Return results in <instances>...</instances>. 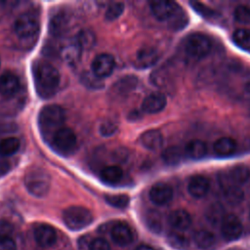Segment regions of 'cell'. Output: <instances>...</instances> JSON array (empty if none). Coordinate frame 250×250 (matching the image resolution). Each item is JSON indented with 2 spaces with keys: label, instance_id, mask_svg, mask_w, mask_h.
Returning a JSON list of instances; mask_svg holds the SVG:
<instances>
[{
  "label": "cell",
  "instance_id": "22",
  "mask_svg": "<svg viewBox=\"0 0 250 250\" xmlns=\"http://www.w3.org/2000/svg\"><path fill=\"white\" fill-rule=\"evenodd\" d=\"M250 178V169L242 164L235 165L231 167L228 173V179L229 183L227 185H235V186H241L248 182Z\"/></svg>",
  "mask_w": 250,
  "mask_h": 250
},
{
  "label": "cell",
  "instance_id": "47",
  "mask_svg": "<svg viewBox=\"0 0 250 250\" xmlns=\"http://www.w3.org/2000/svg\"><path fill=\"white\" fill-rule=\"evenodd\" d=\"M0 64H1V62H0Z\"/></svg>",
  "mask_w": 250,
  "mask_h": 250
},
{
  "label": "cell",
  "instance_id": "26",
  "mask_svg": "<svg viewBox=\"0 0 250 250\" xmlns=\"http://www.w3.org/2000/svg\"><path fill=\"white\" fill-rule=\"evenodd\" d=\"M100 177L104 183L114 185V184H117L118 182H120V180L122 179L123 171L120 167H118L116 165H110V166H106L101 170Z\"/></svg>",
  "mask_w": 250,
  "mask_h": 250
},
{
  "label": "cell",
  "instance_id": "12",
  "mask_svg": "<svg viewBox=\"0 0 250 250\" xmlns=\"http://www.w3.org/2000/svg\"><path fill=\"white\" fill-rule=\"evenodd\" d=\"M167 104V99L164 94L160 92H154L146 96L142 104V109L150 114L158 113L162 111Z\"/></svg>",
  "mask_w": 250,
  "mask_h": 250
},
{
  "label": "cell",
  "instance_id": "8",
  "mask_svg": "<svg viewBox=\"0 0 250 250\" xmlns=\"http://www.w3.org/2000/svg\"><path fill=\"white\" fill-rule=\"evenodd\" d=\"M14 27L20 38H29L38 31L39 21L32 13H23L17 19Z\"/></svg>",
  "mask_w": 250,
  "mask_h": 250
},
{
  "label": "cell",
  "instance_id": "9",
  "mask_svg": "<svg viewBox=\"0 0 250 250\" xmlns=\"http://www.w3.org/2000/svg\"><path fill=\"white\" fill-rule=\"evenodd\" d=\"M242 224L237 216L228 214L221 222V232L224 238L228 241L238 239L242 234Z\"/></svg>",
  "mask_w": 250,
  "mask_h": 250
},
{
  "label": "cell",
  "instance_id": "16",
  "mask_svg": "<svg viewBox=\"0 0 250 250\" xmlns=\"http://www.w3.org/2000/svg\"><path fill=\"white\" fill-rule=\"evenodd\" d=\"M34 238L41 247H50L57 240V232L53 227L42 224L35 228Z\"/></svg>",
  "mask_w": 250,
  "mask_h": 250
},
{
  "label": "cell",
  "instance_id": "3",
  "mask_svg": "<svg viewBox=\"0 0 250 250\" xmlns=\"http://www.w3.org/2000/svg\"><path fill=\"white\" fill-rule=\"evenodd\" d=\"M64 120V110L58 104H47L43 106L38 115L39 128L42 134L50 140L58 130L63 127Z\"/></svg>",
  "mask_w": 250,
  "mask_h": 250
},
{
  "label": "cell",
  "instance_id": "25",
  "mask_svg": "<svg viewBox=\"0 0 250 250\" xmlns=\"http://www.w3.org/2000/svg\"><path fill=\"white\" fill-rule=\"evenodd\" d=\"M223 197L228 204L234 206L242 202L244 198V192L239 186L229 184L224 186Z\"/></svg>",
  "mask_w": 250,
  "mask_h": 250
},
{
  "label": "cell",
  "instance_id": "34",
  "mask_svg": "<svg viewBox=\"0 0 250 250\" xmlns=\"http://www.w3.org/2000/svg\"><path fill=\"white\" fill-rule=\"evenodd\" d=\"M137 78L135 76H126L118 80L114 85V88L118 93H128L132 91L137 85Z\"/></svg>",
  "mask_w": 250,
  "mask_h": 250
},
{
  "label": "cell",
  "instance_id": "13",
  "mask_svg": "<svg viewBox=\"0 0 250 250\" xmlns=\"http://www.w3.org/2000/svg\"><path fill=\"white\" fill-rule=\"evenodd\" d=\"M210 188L209 180L203 175L192 176L188 183V191L194 198L204 197Z\"/></svg>",
  "mask_w": 250,
  "mask_h": 250
},
{
  "label": "cell",
  "instance_id": "41",
  "mask_svg": "<svg viewBox=\"0 0 250 250\" xmlns=\"http://www.w3.org/2000/svg\"><path fill=\"white\" fill-rule=\"evenodd\" d=\"M12 233V226L10 223L4 220H0V239L1 238H6V237H11Z\"/></svg>",
  "mask_w": 250,
  "mask_h": 250
},
{
  "label": "cell",
  "instance_id": "28",
  "mask_svg": "<svg viewBox=\"0 0 250 250\" xmlns=\"http://www.w3.org/2000/svg\"><path fill=\"white\" fill-rule=\"evenodd\" d=\"M75 41L79 44L82 50H89L96 44V35L90 29H82L76 35Z\"/></svg>",
  "mask_w": 250,
  "mask_h": 250
},
{
  "label": "cell",
  "instance_id": "7",
  "mask_svg": "<svg viewBox=\"0 0 250 250\" xmlns=\"http://www.w3.org/2000/svg\"><path fill=\"white\" fill-rule=\"evenodd\" d=\"M77 144V138L75 133L67 127H62L58 130L51 139V145L53 148L62 155L71 154Z\"/></svg>",
  "mask_w": 250,
  "mask_h": 250
},
{
  "label": "cell",
  "instance_id": "40",
  "mask_svg": "<svg viewBox=\"0 0 250 250\" xmlns=\"http://www.w3.org/2000/svg\"><path fill=\"white\" fill-rule=\"evenodd\" d=\"M117 130V126L110 121H106L104 123H103L100 127V133L101 135H103L104 137H109L115 134Z\"/></svg>",
  "mask_w": 250,
  "mask_h": 250
},
{
  "label": "cell",
  "instance_id": "27",
  "mask_svg": "<svg viewBox=\"0 0 250 250\" xmlns=\"http://www.w3.org/2000/svg\"><path fill=\"white\" fill-rule=\"evenodd\" d=\"M193 239L196 246L203 250L211 249L216 243L215 235L211 231H208L205 229H200L196 231Z\"/></svg>",
  "mask_w": 250,
  "mask_h": 250
},
{
  "label": "cell",
  "instance_id": "38",
  "mask_svg": "<svg viewBox=\"0 0 250 250\" xmlns=\"http://www.w3.org/2000/svg\"><path fill=\"white\" fill-rule=\"evenodd\" d=\"M89 250H110V245L104 238H94L89 244Z\"/></svg>",
  "mask_w": 250,
  "mask_h": 250
},
{
  "label": "cell",
  "instance_id": "43",
  "mask_svg": "<svg viewBox=\"0 0 250 250\" xmlns=\"http://www.w3.org/2000/svg\"><path fill=\"white\" fill-rule=\"evenodd\" d=\"M8 170H9L8 163L4 162V161H0V176L7 173Z\"/></svg>",
  "mask_w": 250,
  "mask_h": 250
},
{
  "label": "cell",
  "instance_id": "6",
  "mask_svg": "<svg viewBox=\"0 0 250 250\" xmlns=\"http://www.w3.org/2000/svg\"><path fill=\"white\" fill-rule=\"evenodd\" d=\"M92 212L83 206H70L62 212V221L71 230H79L93 222Z\"/></svg>",
  "mask_w": 250,
  "mask_h": 250
},
{
  "label": "cell",
  "instance_id": "44",
  "mask_svg": "<svg viewBox=\"0 0 250 250\" xmlns=\"http://www.w3.org/2000/svg\"><path fill=\"white\" fill-rule=\"evenodd\" d=\"M243 89H244L245 93L250 96V76L245 79V81L243 83Z\"/></svg>",
  "mask_w": 250,
  "mask_h": 250
},
{
  "label": "cell",
  "instance_id": "42",
  "mask_svg": "<svg viewBox=\"0 0 250 250\" xmlns=\"http://www.w3.org/2000/svg\"><path fill=\"white\" fill-rule=\"evenodd\" d=\"M0 250H17V244L12 237L0 239Z\"/></svg>",
  "mask_w": 250,
  "mask_h": 250
},
{
  "label": "cell",
  "instance_id": "46",
  "mask_svg": "<svg viewBox=\"0 0 250 250\" xmlns=\"http://www.w3.org/2000/svg\"><path fill=\"white\" fill-rule=\"evenodd\" d=\"M230 250H239V249H230Z\"/></svg>",
  "mask_w": 250,
  "mask_h": 250
},
{
  "label": "cell",
  "instance_id": "24",
  "mask_svg": "<svg viewBox=\"0 0 250 250\" xmlns=\"http://www.w3.org/2000/svg\"><path fill=\"white\" fill-rule=\"evenodd\" d=\"M207 145L200 140H192L186 144L184 147L185 154L190 159H201L207 154Z\"/></svg>",
  "mask_w": 250,
  "mask_h": 250
},
{
  "label": "cell",
  "instance_id": "36",
  "mask_svg": "<svg viewBox=\"0 0 250 250\" xmlns=\"http://www.w3.org/2000/svg\"><path fill=\"white\" fill-rule=\"evenodd\" d=\"M233 18L239 23L250 22V7L246 5H238L233 11Z\"/></svg>",
  "mask_w": 250,
  "mask_h": 250
},
{
  "label": "cell",
  "instance_id": "32",
  "mask_svg": "<svg viewBox=\"0 0 250 250\" xmlns=\"http://www.w3.org/2000/svg\"><path fill=\"white\" fill-rule=\"evenodd\" d=\"M225 216L226 215L224 214L223 206L218 203L210 205L205 213V217H206L207 221L212 225L221 224V222Z\"/></svg>",
  "mask_w": 250,
  "mask_h": 250
},
{
  "label": "cell",
  "instance_id": "2",
  "mask_svg": "<svg viewBox=\"0 0 250 250\" xmlns=\"http://www.w3.org/2000/svg\"><path fill=\"white\" fill-rule=\"evenodd\" d=\"M149 8L156 20L168 21L173 28H182L188 22L186 14L176 2L153 1L149 3Z\"/></svg>",
  "mask_w": 250,
  "mask_h": 250
},
{
  "label": "cell",
  "instance_id": "10",
  "mask_svg": "<svg viewBox=\"0 0 250 250\" xmlns=\"http://www.w3.org/2000/svg\"><path fill=\"white\" fill-rule=\"evenodd\" d=\"M148 196L153 204L163 206L173 199L174 192L171 186L163 182H158L150 188Z\"/></svg>",
  "mask_w": 250,
  "mask_h": 250
},
{
  "label": "cell",
  "instance_id": "31",
  "mask_svg": "<svg viewBox=\"0 0 250 250\" xmlns=\"http://www.w3.org/2000/svg\"><path fill=\"white\" fill-rule=\"evenodd\" d=\"M232 40L239 48L250 50V29L237 28L232 34Z\"/></svg>",
  "mask_w": 250,
  "mask_h": 250
},
{
  "label": "cell",
  "instance_id": "1",
  "mask_svg": "<svg viewBox=\"0 0 250 250\" xmlns=\"http://www.w3.org/2000/svg\"><path fill=\"white\" fill-rule=\"evenodd\" d=\"M33 77L35 89L41 98L53 97L60 85V73L58 69L47 62L38 61L33 64Z\"/></svg>",
  "mask_w": 250,
  "mask_h": 250
},
{
  "label": "cell",
  "instance_id": "11",
  "mask_svg": "<svg viewBox=\"0 0 250 250\" xmlns=\"http://www.w3.org/2000/svg\"><path fill=\"white\" fill-rule=\"evenodd\" d=\"M114 67V59L108 54L98 55L92 62V72L102 79L109 76L113 72Z\"/></svg>",
  "mask_w": 250,
  "mask_h": 250
},
{
  "label": "cell",
  "instance_id": "23",
  "mask_svg": "<svg viewBox=\"0 0 250 250\" xmlns=\"http://www.w3.org/2000/svg\"><path fill=\"white\" fill-rule=\"evenodd\" d=\"M236 142L229 137H222L213 145V151L218 156H229L236 150Z\"/></svg>",
  "mask_w": 250,
  "mask_h": 250
},
{
  "label": "cell",
  "instance_id": "30",
  "mask_svg": "<svg viewBox=\"0 0 250 250\" xmlns=\"http://www.w3.org/2000/svg\"><path fill=\"white\" fill-rule=\"evenodd\" d=\"M183 152L179 146H172L165 148L162 152V159L168 165H176L181 162Z\"/></svg>",
  "mask_w": 250,
  "mask_h": 250
},
{
  "label": "cell",
  "instance_id": "37",
  "mask_svg": "<svg viewBox=\"0 0 250 250\" xmlns=\"http://www.w3.org/2000/svg\"><path fill=\"white\" fill-rule=\"evenodd\" d=\"M124 11V4L121 2H114L109 4L105 11V19L107 21H114L118 19Z\"/></svg>",
  "mask_w": 250,
  "mask_h": 250
},
{
  "label": "cell",
  "instance_id": "18",
  "mask_svg": "<svg viewBox=\"0 0 250 250\" xmlns=\"http://www.w3.org/2000/svg\"><path fill=\"white\" fill-rule=\"evenodd\" d=\"M82 51H83L82 48L74 40V41H70V42L66 43L64 46H62V48L61 49L60 55L65 63L74 65L79 62V60L81 58Z\"/></svg>",
  "mask_w": 250,
  "mask_h": 250
},
{
  "label": "cell",
  "instance_id": "4",
  "mask_svg": "<svg viewBox=\"0 0 250 250\" xmlns=\"http://www.w3.org/2000/svg\"><path fill=\"white\" fill-rule=\"evenodd\" d=\"M24 185L30 194L35 197H43L50 189L51 177L44 169L33 167L25 173Z\"/></svg>",
  "mask_w": 250,
  "mask_h": 250
},
{
  "label": "cell",
  "instance_id": "19",
  "mask_svg": "<svg viewBox=\"0 0 250 250\" xmlns=\"http://www.w3.org/2000/svg\"><path fill=\"white\" fill-rule=\"evenodd\" d=\"M140 143L145 148L154 151L161 148L163 145V136L158 130H147L141 135Z\"/></svg>",
  "mask_w": 250,
  "mask_h": 250
},
{
  "label": "cell",
  "instance_id": "45",
  "mask_svg": "<svg viewBox=\"0 0 250 250\" xmlns=\"http://www.w3.org/2000/svg\"><path fill=\"white\" fill-rule=\"evenodd\" d=\"M135 250H154L151 246L149 245H146V244H142L140 246H138Z\"/></svg>",
  "mask_w": 250,
  "mask_h": 250
},
{
  "label": "cell",
  "instance_id": "33",
  "mask_svg": "<svg viewBox=\"0 0 250 250\" xmlns=\"http://www.w3.org/2000/svg\"><path fill=\"white\" fill-rule=\"evenodd\" d=\"M104 200L110 206L123 209L128 206L130 198L127 194H107L104 196Z\"/></svg>",
  "mask_w": 250,
  "mask_h": 250
},
{
  "label": "cell",
  "instance_id": "14",
  "mask_svg": "<svg viewBox=\"0 0 250 250\" xmlns=\"http://www.w3.org/2000/svg\"><path fill=\"white\" fill-rule=\"evenodd\" d=\"M110 236L114 243L119 246H126L133 241V232L125 223H116L110 229Z\"/></svg>",
  "mask_w": 250,
  "mask_h": 250
},
{
  "label": "cell",
  "instance_id": "17",
  "mask_svg": "<svg viewBox=\"0 0 250 250\" xmlns=\"http://www.w3.org/2000/svg\"><path fill=\"white\" fill-rule=\"evenodd\" d=\"M168 222L173 229L184 231L188 229L192 223L191 216L189 213L184 209H177L170 213L168 217Z\"/></svg>",
  "mask_w": 250,
  "mask_h": 250
},
{
  "label": "cell",
  "instance_id": "21",
  "mask_svg": "<svg viewBox=\"0 0 250 250\" xmlns=\"http://www.w3.org/2000/svg\"><path fill=\"white\" fill-rule=\"evenodd\" d=\"M20 88L19 78L11 72H5L0 75V94L5 97L14 96Z\"/></svg>",
  "mask_w": 250,
  "mask_h": 250
},
{
  "label": "cell",
  "instance_id": "29",
  "mask_svg": "<svg viewBox=\"0 0 250 250\" xmlns=\"http://www.w3.org/2000/svg\"><path fill=\"white\" fill-rule=\"evenodd\" d=\"M21 143L19 139L15 137L5 138L0 141V154L4 156H9L15 154L20 148Z\"/></svg>",
  "mask_w": 250,
  "mask_h": 250
},
{
  "label": "cell",
  "instance_id": "35",
  "mask_svg": "<svg viewBox=\"0 0 250 250\" xmlns=\"http://www.w3.org/2000/svg\"><path fill=\"white\" fill-rule=\"evenodd\" d=\"M81 82L88 88L91 89H100L103 87V79L95 75L93 72H84L81 75Z\"/></svg>",
  "mask_w": 250,
  "mask_h": 250
},
{
  "label": "cell",
  "instance_id": "5",
  "mask_svg": "<svg viewBox=\"0 0 250 250\" xmlns=\"http://www.w3.org/2000/svg\"><path fill=\"white\" fill-rule=\"evenodd\" d=\"M212 49V43L208 36L203 33H191L184 42L186 55L194 60L205 58Z\"/></svg>",
  "mask_w": 250,
  "mask_h": 250
},
{
  "label": "cell",
  "instance_id": "20",
  "mask_svg": "<svg viewBox=\"0 0 250 250\" xmlns=\"http://www.w3.org/2000/svg\"><path fill=\"white\" fill-rule=\"evenodd\" d=\"M159 59L158 52L150 47L140 49L136 54V64L138 67H150L157 62Z\"/></svg>",
  "mask_w": 250,
  "mask_h": 250
},
{
  "label": "cell",
  "instance_id": "39",
  "mask_svg": "<svg viewBox=\"0 0 250 250\" xmlns=\"http://www.w3.org/2000/svg\"><path fill=\"white\" fill-rule=\"evenodd\" d=\"M190 5L192 6L193 10L196 11L199 15H201L202 17H205V18H212L213 15H214V12L212 10H210L207 6L203 5L202 3H199V2H191Z\"/></svg>",
  "mask_w": 250,
  "mask_h": 250
},
{
  "label": "cell",
  "instance_id": "15",
  "mask_svg": "<svg viewBox=\"0 0 250 250\" xmlns=\"http://www.w3.org/2000/svg\"><path fill=\"white\" fill-rule=\"evenodd\" d=\"M70 17L64 11H60L55 14L49 23V30L54 36H62L65 34L69 28Z\"/></svg>",
  "mask_w": 250,
  "mask_h": 250
}]
</instances>
